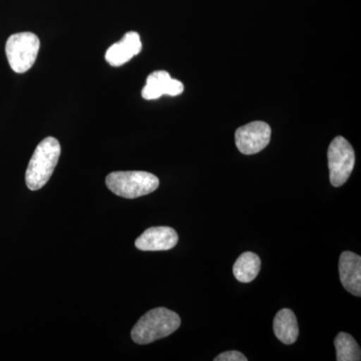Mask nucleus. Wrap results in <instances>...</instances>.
Returning <instances> with one entry per match:
<instances>
[{"mask_svg":"<svg viewBox=\"0 0 361 361\" xmlns=\"http://www.w3.org/2000/svg\"><path fill=\"white\" fill-rule=\"evenodd\" d=\"M141 51L142 42L139 33L130 32L126 33L121 42L114 44L106 51V61L111 66H121L130 61Z\"/></svg>","mask_w":361,"mask_h":361,"instance_id":"nucleus-10","label":"nucleus"},{"mask_svg":"<svg viewBox=\"0 0 361 361\" xmlns=\"http://www.w3.org/2000/svg\"><path fill=\"white\" fill-rule=\"evenodd\" d=\"M336 349V360L338 361H360V348L357 342L350 334L339 332L334 339Z\"/></svg>","mask_w":361,"mask_h":361,"instance_id":"nucleus-13","label":"nucleus"},{"mask_svg":"<svg viewBox=\"0 0 361 361\" xmlns=\"http://www.w3.org/2000/svg\"><path fill=\"white\" fill-rule=\"evenodd\" d=\"M106 187L116 196L135 199L155 192L160 185L157 176L142 171L113 172L106 178Z\"/></svg>","mask_w":361,"mask_h":361,"instance_id":"nucleus-3","label":"nucleus"},{"mask_svg":"<svg viewBox=\"0 0 361 361\" xmlns=\"http://www.w3.org/2000/svg\"><path fill=\"white\" fill-rule=\"evenodd\" d=\"M184 92V85L180 80L170 77L165 71H157L147 78V84L142 90L145 99H156L163 96H179Z\"/></svg>","mask_w":361,"mask_h":361,"instance_id":"nucleus-8","label":"nucleus"},{"mask_svg":"<svg viewBox=\"0 0 361 361\" xmlns=\"http://www.w3.org/2000/svg\"><path fill=\"white\" fill-rule=\"evenodd\" d=\"M275 336L284 344L294 343L298 338L299 327L293 311L284 308L277 313L273 322Z\"/></svg>","mask_w":361,"mask_h":361,"instance_id":"nucleus-11","label":"nucleus"},{"mask_svg":"<svg viewBox=\"0 0 361 361\" xmlns=\"http://www.w3.org/2000/svg\"><path fill=\"white\" fill-rule=\"evenodd\" d=\"M327 157L330 183L334 187H341L349 179L355 168V149L343 137H336L330 144Z\"/></svg>","mask_w":361,"mask_h":361,"instance_id":"nucleus-5","label":"nucleus"},{"mask_svg":"<svg viewBox=\"0 0 361 361\" xmlns=\"http://www.w3.org/2000/svg\"><path fill=\"white\" fill-rule=\"evenodd\" d=\"M271 128L267 123L256 121L242 126L235 133L237 149L244 155H255L269 145Z\"/></svg>","mask_w":361,"mask_h":361,"instance_id":"nucleus-6","label":"nucleus"},{"mask_svg":"<svg viewBox=\"0 0 361 361\" xmlns=\"http://www.w3.org/2000/svg\"><path fill=\"white\" fill-rule=\"evenodd\" d=\"M40 42L32 32H20L7 39L6 54L11 70L16 73H25L32 68L39 54Z\"/></svg>","mask_w":361,"mask_h":361,"instance_id":"nucleus-4","label":"nucleus"},{"mask_svg":"<svg viewBox=\"0 0 361 361\" xmlns=\"http://www.w3.org/2000/svg\"><path fill=\"white\" fill-rule=\"evenodd\" d=\"M215 361H247L245 355H242L241 353L236 350L226 351V353H221L214 360Z\"/></svg>","mask_w":361,"mask_h":361,"instance_id":"nucleus-14","label":"nucleus"},{"mask_svg":"<svg viewBox=\"0 0 361 361\" xmlns=\"http://www.w3.org/2000/svg\"><path fill=\"white\" fill-rule=\"evenodd\" d=\"M339 276L344 288L353 295L361 296V257L345 251L339 258Z\"/></svg>","mask_w":361,"mask_h":361,"instance_id":"nucleus-9","label":"nucleus"},{"mask_svg":"<svg viewBox=\"0 0 361 361\" xmlns=\"http://www.w3.org/2000/svg\"><path fill=\"white\" fill-rule=\"evenodd\" d=\"M61 144L56 137H47L39 142L26 169L28 189L37 191L51 179L61 156Z\"/></svg>","mask_w":361,"mask_h":361,"instance_id":"nucleus-1","label":"nucleus"},{"mask_svg":"<svg viewBox=\"0 0 361 361\" xmlns=\"http://www.w3.org/2000/svg\"><path fill=\"white\" fill-rule=\"evenodd\" d=\"M180 325V316L174 311L165 307L155 308L142 316L130 336L135 343L149 344L174 334Z\"/></svg>","mask_w":361,"mask_h":361,"instance_id":"nucleus-2","label":"nucleus"},{"mask_svg":"<svg viewBox=\"0 0 361 361\" xmlns=\"http://www.w3.org/2000/svg\"><path fill=\"white\" fill-rule=\"evenodd\" d=\"M261 269V260L258 255L252 252L241 254L233 267L234 276L242 283L253 281Z\"/></svg>","mask_w":361,"mask_h":361,"instance_id":"nucleus-12","label":"nucleus"},{"mask_svg":"<svg viewBox=\"0 0 361 361\" xmlns=\"http://www.w3.org/2000/svg\"><path fill=\"white\" fill-rule=\"evenodd\" d=\"M179 241L177 232L171 227H152L135 240V247L142 251H167Z\"/></svg>","mask_w":361,"mask_h":361,"instance_id":"nucleus-7","label":"nucleus"}]
</instances>
